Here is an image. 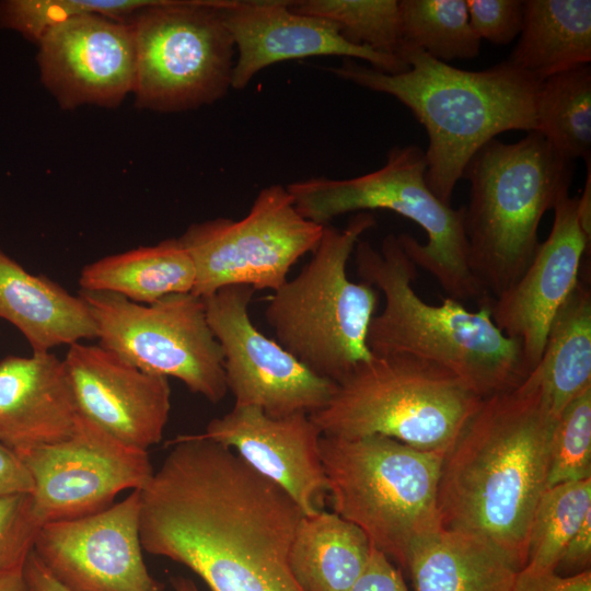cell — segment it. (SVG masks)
<instances>
[{"mask_svg": "<svg viewBox=\"0 0 591 591\" xmlns=\"http://www.w3.org/2000/svg\"><path fill=\"white\" fill-rule=\"evenodd\" d=\"M140 489L147 553L182 564L211 591H304L289 554L303 515L232 449L178 436Z\"/></svg>", "mask_w": 591, "mask_h": 591, "instance_id": "6da1fadb", "label": "cell"}, {"mask_svg": "<svg viewBox=\"0 0 591 591\" xmlns=\"http://www.w3.org/2000/svg\"><path fill=\"white\" fill-rule=\"evenodd\" d=\"M591 478V386L573 398L553 430L546 489Z\"/></svg>", "mask_w": 591, "mask_h": 591, "instance_id": "d6a6232c", "label": "cell"}, {"mask_svg": "<svg viewBox=\"0 0 591 591\" xmlns=\"http://www.w3.org/2000/svg\"><path fill=\"white\" fill-rule=\"evenodd\" d=\"M591 512V478L547 488L535 508L524 567L555 571L569 538Z\"/></svg>", "mask_w": 591, "mask_h": 591, "instance_id": "f546056e", "label": "cell"}, {"mask_svg": "<svg viewBox=\"0 0 591 591\" xmlns=\"http://www.w3.org/2000/svg\"><path fill=\"white\" fill-rule=\"evenodd\" d=\"M509 591H591V570L573 576L521 568Z\"/></svg>", "mask_w": 591, "mask_h": 591, "instance_id": "d590c367", "label": "cell"}, {"mask_svg": "<svg viewBox=\"0 0 591 591\" xmlns=\"http://www.w3.org/2000/svg\"><path fill=\"white\" fill-rule=\"evenodd\" d=\"M371 548L358 526L322 510L301 517L289 565L304 591H350L366 568Z\"/></svg>", "mask_w": 591, "mask_h": 591, "instance_id": "d4e9b609", "label": "cell"}, {"mask_svg": "<svg viewBox=\"0 0 591 591\" xmlns=\"http://www.w3.org/2000/svg\"><path fill=\"white\" fill-rule=\"evenodd\" d=\"M587 163V178L580 197H578V217L581 229L591 242V160Z\"/></svg>", "mask_w": 591, "mask_h": 591, "instance_id": "60d3db41", "label": "cell"}, {"mask_svg": "<svg viewBox=\"0 0 591 591\" xmlns=\"http://www.w3.org/2000/svg\"><path fill=\"white\" fill-rule=\"evenodd\" d=\"M0 591H32L25 580L23 567L0 576Z\"/></svg>", "mask_w": 591, "mask_h": 591, "instance_id": "b9f144b4", "label": "cell"}, {"mask_svg": "<svg viewBox=\"0 0 591 591\" xmlns=\"http://www.w3.org/2000/svg\"><path fill=\"white\" fill-rule=\"evenodd\" d=\"M254 291L233 285L204 299L234 405L257 407L276 418L320 410L336 383L315 374L253 324L248 305Z\"/></svg>", "mask_w": 591, "mask_h": 591, "instance_id": "5bb4252c", "label": "cell"}, {"mask_svg": "<svg viewBox=\"0 0 591 591\" xmlns=\"http://www.w3.org/2000/svg\"><path fill=\"white\" fill-rule=\"evenodd\" d=\"M289 8L335 23L354 45L397 57L401 25L396 0H296Z\"/></svg>", "mask_w": 591, "mask_h": 591, "instance_id": "4dcf8cb0", "label": "cell"}, {"mask_svg": "<svg viewBox=\"0 0 591 591\" xmlns=\"http://www.w3.org/2000/svg\"><path fill=\"white\" fill-rule=\"evenodd\" d=\"M194 283L193 260L178 239L102 257L85 265L79 278L80 290L111 292L140 304L192 292Z\"/></svg>", "mask_w": 591, "mask_h": 591, "instance_id": "484cf974", "label": "cell"}, {"mask_svg": "<svg viewBox=\"0 0 591 591\" xmlns=\"http://www.w3.org/2000/svg\"><path fill=\"white\" fill-rule=\"evenodd\" d=\"M401 44L448 63L478 56L482 39L473 30L464 0L398 1Z\"/></svg>", "mask_w": 591, "mask_h": 591, "instance_id": "f1b7e54d", "label": "cell"}, {"mask_svg": "<svg viewBox=\"0 0 591 591\" xmlns=\"http://www.w3.org/2000/svg\"><path fill=\"white\" fill-rule=\"evenodd\" d=\"M174 591H200L196 582L184 576H174L170 578Z\"/></svg>", "mask_w": 591, "mask_h": 591, "instance_id": "7bdbcfd3", "label": "cell"}, {"mask_svg": "<svg viewBox=\"0 0 591 591\" xmlns=\"http://www.w3.org/2000/svg\"><path fill=\"white\" fill-rule=\"evenodd\" d=\"M572 172V161L536 130L513 143L494 138L468 161V265L487 298L500 297L525 271L541 243L540 222L569 195Z\"/></svg>", "mask_w": 591, "mask_h": 591, "instance_id": "5b68a950", "label": "cell"}, {"mask_svg": "<svg viewBox=\"0 0 591 591\" xmlns=\"http://www.w3.org/2000/svg\"><path fill=\"white\" fill-rule=\"evenodd\" d=\"M507 61L541 81L590 63L591 1H524L520 39Z\"/></svg>", "mask_w": 591, "mask_h": 591, "instance_id": "cb8c5ba5", "label": "cell"}, {"mask_svg": "<svg viewBox=\"0 0 591 591\" xmlns=\"http://www.w3.org/2000/svg\"><path fill=\"white\" fill-rule=\"evenodd\" d=\"M591 561V512L581 522L578 530L566 544L556 573L559 576H573L590 569Z\"/></svg>", "mask_w": 591, "mask_h": 591, "instance_id": "74e56055", "label": "cell"}, {"mask_svg": "<svg viewBox=\"0 0 591 591\" xmlns=\"http://www.w3.org/2000/svg\"><path fill=\"white\" fill-rule=\"evenodd\" d=\"M375 225L369 212L344 229L326 224L311 259L274 291L265 310L276 341L315 374L335 383L373 355L368 331L379 291L351 281L347 263L360 236Z\"/></svg>", "mask_w": 591, "mask_h": 591, "instance_id": "52a82bcc", "label": "cell"}, {"mask_svg": "<svg viewBox=\"0 0 591 591\" xmlns=\"http://www.w3.org/2000/svg\"><path fill=\"white\" fill-rule=\"evenodd\" d=\"M525 379L541 391L556 419L591 386V290L586 278L556 314L542 357Z\"/></svg>", "mask_w": 591, "mask_h": 591, "instance_id": "4316f807", "label": "cell"}, {"mask_svg": "<svg viewBox=\"0 0 591 591\" xmlns=\"http://www.w3.org/2000/svg\"><path fill=\"white\" fill-rule=\"evenodd\" d=\"M39 529L31 494L0 497V576L24 566Z\"/></svg>", "mask_w": 591, "mask_h": 591, "instance_id": "836d02e7", "label": "cell"}, {"mask_svg": "<svg viewBox=\"0 0 591 591\" xmlns=\"http://www.w3.org/2000/svg\"><path fill=\"white\" fill-rule=\"evenodd\" d=\"M425 151L418 146L392 148L384 165L346 179L311 177L287 186L298 211L326 225L338 216L362 210L394 211L422 228L427 243L408 233L398 239L417 267L429 273L457 301L486 298L468 265L464 207L442 202L426 182Z\"/></svg>", "mask_w": 591, "mask_h": 591, "instance_id": "9c48e42d", "label": "cell"}, {"mask_svg": "<svg viewBox=\"0 0 591 591\" xmlns=\"http://www.w3.org/2000/svg\"><path fill=\"white\" fill-rule=\"evenodd\" d=\"M466 5L471 25L480 39L506 45L520 35L524 1L468 0Z\"/></svg>", "mask_w": 591, "mask_h": 591, "instance_id": "e575fe53", "label": "cell"}, {"mask_svg": "<svg viewBox=\"0 0 591 591\" xmlns=\"http://www.w3.org/2000/svg\"><path fill=\"white\" fill-rule=\"evenodd\" d=\"M140 541V489L82 518L44 524L33 552L69 591H164Z\"/></svg>", "mask_w": 591, "mask_h": 591, "instance_id": "9a60e30c", "label": "cell"}, {"mask_svg": "<svg viewBox=\"0 0 591 591\" xmlns=\"http://www.w3.org/2000/svg\"><path fill=\"white\" fill-rule=\"evenodd\" d=\"M79 413L63 360L53 352L0 361V442L14 452L51 444L74 429Z\"/></svg>", "mask_w": 591, "mask_h": 591, "instance_id": "44dd1931", "label": "cell"}, {"mask_svg": "<svg viewBox=\"0 0 591 591\" xmlns=\"http://www.w3.org/2000/svg\"><path fill=\"white\" fill-rule=\"evenodd\" d=\"M221 0H155L128 21L136 48L138 108L174 113L222 99L232 84L234 43Z\"/></svg>", "mask_w": 591, "mask_h": 591, "instance_id": "30bf717a", "label": "cell"}, {"mask_svg": "<svg viewBox=\"0 0 591 591\" xmlns=\"http://www.w3.org/2000/svg\"><path fill=\"white\" fill-rule=\"evenodd\" d=\"M591 242L578 217V197L564 196L554 207L547 239L517 282L496 299H489L494 323L521 344L528 371L540 361L549 327L580 279Z\"/></svg>", "mask_w": 591, "mask_h": 591, "instance_id": "d6986e66", "label": "cell"}, {"mask_svg": "<svg viewBox=\"0 0 591 591\" xmlns=\"http://www.w3.org/2000/svg\"><path fill=\"white\" fill-rule=\"evenodd\" d=\"M324 227L303 217L282 185L260 189L241 220L190 224L178 240L195 267L192 293L205 299L233 285L278 290L290 268L317 247Z\"/></svg>", "mask_w": 591, "mask_h": 591, "instance_id": "7c38bea8", "label": "cell"}, {"mask_svg": "<svg viewBox=\"0 0 591 591\" xmlns=\"http://www.w3.org/2000/svg\"><path fill=\"white\" fill-rule=\"evenodd\" d=\"M79 294L90 309L100 346L144 372L179 380L213 404L225 396L223 355L202 298L175 293L140 304L111 292Z\"/></svg>", "mask_w": 591, "mask_h": 591, "instance_id": "8fae6325", "label": "cell"}, {"mask_svg": "<svg viewBox=\"0 0 591 591\" xmlns=\"http://www.w3.org/2000/svg\"><path fill=\"white\" fill-rule=\"evenodd\" d=\"M0 318L19 329L32 354L97 338L90 309L79 293L73 296L46 276L30 274L2 250Z\"/></svg>", "mask_w": 591, "mask_h": 591, "instance_id": "7402d4cb", "label": "cell"}, {"mask_svg": "<svg viewBox=\"0 0 591 591\" xmlns=\"http://www.w3.org/2000/svg\"><path fill=\"white\" fill-rule=\"evenodd\" d=\"M155 0H1L0 28L20 33L37 43L51 26L73 16L96 13L128 22Z\"/></svg>", "mask_w": 591, "mask_h": 591, "instance_id": "1f68e13d", "label": "cell"}, {"mask_svg": "<svg viewBox=\"0 0 591 591\" xmlns=\"http://www.w3.org/2000/svg\"><path fill=\"white\" fill-rule=\"evenodd\" d=\"M557 419L525 378L483 398L444 454L438 509L442 529L480 535L523 568L537 502L546 490Z\"/></svg>", "mask_w": 591, "mask_h": 591, "instance_id": "7a4b0ae2", "label": "cell"}, {"mask_svg": "<svg viewBox=\"0 0 591 591\" xmlns=\"http://www.w3.org/2000/svg\"><path fill=\"white\" fill-rule=\"evenodd\" d=\"M36 44L40 81L63 109L116 107L134 90L129 22L85 13L49 27Z\"/></svg>", "mask_w": 591, "mask_h": 591, "instance_id": "2e32d148", "label": "cell"}, {"mask_svg": "<svg viewBox=\"0 0 591 591\" xmlns=\"http://www.w3.org/2000/svg\"><path fill=\"white\" fill-rule=\"evenodd\" d=\"M354 254L361 281L385 299L368 331L373 356L405 354L433 362L482 397L513 389L529 374L521 344L494 323L490 298L477 311L449 297L440 305L424 301L413 287L417 266L395 234H387L380 250L359 240Z\"/></svg>", "mask_w": 591, "mask_h": 591, "instance_id": "277c9868", "label": "cell"}, {"mask_svg": "<svg viewBox=\"0 0 591 591\" xmlns=\"http://www.w3.org/2000/svg\"><path fill=\"white\" fill-rule=\"evenodd\" d=\"M63 362L81 416L134 448L148 451L161 441L171 410L167 378L81 341L69 346Z\"/></svg>", "mask_w": 591, "mask_h": 591, "instance_id": "ac0fdd59", "label": "cell"}, {"mask_svg": "<svg viewBox=\"0 0 591 591\" xmlns=\"http://www.w3.org/2000/svg\"><path fill=\"white\" fill-rule=\"evenodd\" d=\"M34 489L32 476L10 448L0 442V497L11 494H31Z\"/></svg>", "mask_w": 591, "mask_h": 591, "instance_id": "f35d334b", "label": "cell"}, {"mask_svg": "<svg viewBox=\"0 0 591 591\" xmlns=\"http://www.w3.org/2000/svg\"><path fill=\"white\" fill-rule=\"evenodd\" d=\"M23 573L32 591H69L49 573L33 551L24 563Z\"/></svg>", "mask_w": 591, "mask_h": 591, "instance_id": "ab89813d", "label": "cell"}, {"mask_svg": "<svg viewBox=\"0 0 591 591\" xmlns=\"http://www.w3.org/2000/svg\"><path fill=\"white\" fill-rule=\"evenodd\" d=\"M415 591H509L519 567L489 540L441 529L409 552Z\"/></svg>", "mask_w": 591, "mask_h": 591, "instance_id": "603a6c76", "label": "cell"}, {"mask_svg": "<svg viewBox=\"0 0 591 591\" xmlns=\"http://www.w3.org/2000/svg\"><path fill=\"white\" fill-rule=\"evenodd\" d=\"M15 453L32 476V511L40 528L100 512L121 491L141 489L154 472L148 451L123 443L80 414L66 439Z\"/></svg>", "mask_w": 591, "mask_h": 591, "instance_id": "4fadbf2b", "label": "cell"}, {"mask_svg": "<svg viewBox=\"0 0 591 591\" xmlns=\"http://www.w3.org/2000/svg\"><path fill=\"white\" fill-rule=\"evenodd\" d=\"M320 453L336 514L405 569L410 549L442 529L438 487L443 455L383 436H322Z\"/></svg>", "mask_w": 591, "mask_h": 591, "instance_id": "ba28073f", "label": "cell"}, {"mask_svg": "<svg viewBox=\"0 0 591 591\" xmlns=\"http://www.w3.org/2000/svg\"><path fill=\"white\" fill-rule=\"evenodd\" d=\"M397 57L408 70L391 74L345 59L329 71L410 109L428 135L426 182L442 202L451 205L468 161L485 143L503 131L537 129L542 81L507 60L467 71L406 44Z\"/></svg>", "mask_w": 591, "mask_h": 591, "instance_id": "3957f363", "label": "cell"}, {"mask_svg": "<svg viewBox=\"0 0 591 591\" xmlns=\"http://www.w3.org/2000/svg\"><path fill=\"white\" fill-rule=\"evenodd\" d=\"M564 158L591 160V66L544 79L537 99V129Z\"/></svg>", "mask_w": 591, "mask_h": 591, "instance_id": "83f0119b", "label": "cell"}, {"mask_svg": "<svg viewBox=\"0 0 591 591\" xmlns=\"http://www.w3.org/2000/svg\"><path fill=\"white\" fill-rule=\"evenodd\" d=\"M483 398L452 371L393 354L357 364L310 417L324 436H383L444 456Z\"/></svg>", "mask_w": 591, "mask_h": 591, "instance_id": "8992f818", "label": "cell"}, {"mask_svg": "<svg viewBox=\"0 0 591 591\" xmlns=\"http://www.w3.org/2000/svg\"><path fill=\"white\" fill-rule=\"evenodd\" d=\"M350 591H409L401 572L380 551L371 548L369 560Z\"/></svg>", "mask_w": 591, "mask_h": 591, "instance_id": "8d00e7d4", "label": "cell"}, {"mask_svg": "<svg viewBox=\"0 0 591 591\" xmlns=\"http://www.w3.org/2000/svg\"><path fill=\"white\" fill-rule=\"evenodd\" d=\"M198 434L235 449L251 467L281 487L303 515L322 511L328 490L320 453L323 433L310 415L276 418L257 407L234 405Z\"/></svg>", "mask_w": 591, "mask_h": 591, "instance_id": "ffe728a7", "label": "cell"}, {"mask_svg": "<svg viewBox=\"0 0 591 591\" xmlns=\"http://www.w3.org/2000/svg\"><path fill=\"white\" fill-rule=\"evenodd\" d=\"M289 0H221L220 12L237 58L231 88L244 89L260 70L277 62L317 56L362 59L385 73H401L408 66L346 40L338 26L325 19L301 14Z\"/></svg>", "mask_w": 591, "mask_h": 591, "instance_id": "e0dca14e", "label": "cell"}]
</instances>
